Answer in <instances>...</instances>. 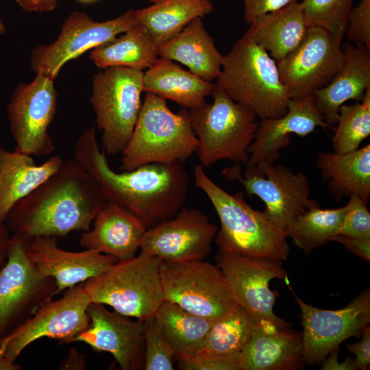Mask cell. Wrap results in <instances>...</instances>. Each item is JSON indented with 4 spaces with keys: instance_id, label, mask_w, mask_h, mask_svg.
<instances>
[{
    "instance_id": "1",
    "label": "cell",
    "mask_w": 370,
    "mask_h": 370,
    "mask_svg": "<svg viewBox=\"0 0 370 370\" xmlns=\"http://www.w3.org/2000/svg\"><path fill=\"white\" fill-rule=\"evenodd\" d=\"M73 156L108 201L134 214L148 228L175 216L186 202L190 180L182 162L151 163L116 173L101 151L93 127L79 136Z\"/></svg>"
},
{
    "instance_id": "2",
    "label": "cell",
    "mask_w": 370,
    "mask_h": 370,
    "mask_svg": "<svg viewBox=\"0 0 370 370\" xmlns=\"http://www.w3.org/2000/svg\"><path fill=\"white\" fill-rule=\"evenodd\" d=\"M108 201L94 179L75 160L62 166L9 211L5 223L13 234L29 238L64 237L90 229Z\"/></svg>"
},
{
    "instance_id": "3",
    "label": "cell",
    "mask_w": 370,
    "mask_h": 370,
    "mask_svg": "<svg viewBox=\"0 0 370 370\" xmlns=\"http://www.w3.org/2000/svg\"><path fill=\"white\" fill-rule=\"evenodd\" d=\"M196 187L206 195L221 223L215 242L219 250L249 257L286 260L290 251L285 232L262 211L254 210L242 192L230 194L214 183L201 164L194 169Z\"/></svg>"
},
{
    "instance_id": "4",
    "label": "cell",
    "mask_w": 370,
    "mask_h": 370,
    "mask_svg": "<svg viewBox=\"0 0 370 370\" xmlns=\"http://www.w3.org/2000/svg\"><path fill=\"white\" fill-rule=\"evenodd\" d=\"M215 84L260 119L280 117L287 112L290 97L277 62L245 36L223 56Z\"/></svg>"
},
{
    "instance_id": "5",
    "label": "cell",
    "mask_w": 370,
    "mask_h": 370,
    "mask_svg": "<svg viewBox=\"0 0 370 370\" xmlns=\"http://www.w3.org/2000/svg\"><path fill=\"white\" fill-rule=\"evenodd\" d=\"M197 145L189 110L173 112L166 99L147 92L131 137L121 152V168L130 171L151 163L184 162L196 152Z\"/></svg>"
},
{
    "instance_id": "6",
    "label": "cell",
    "mask_w": 370,
    "mask_h": 370,
    "mask_svg": "<svg viewBox=\"0 0 370 370\" xmlns=\"http://www.w3.org/2000/svg\"><path fill=\"white\" fill-rule=\"evenodd\" d=\"M211 95L212 103L189 110L190 124L198 141L195 153L199 160L206 167L222 160L245 164L258 118L215 83Z\"/></svg>"
},
{
    "instance_id": "7",
    "label": "cell",
    "mask_w": 370,
    "mask_h": 370,
    "mask_svg": "<svg viewBox=\"0 0 370 370\" xmlns=\"http://www.w3.org/2000/svg\"><path fill=\"white\" fill-rule=\"evenodd\" d=\"M161 262L159 258L140 251L132 258L116 262L83 284L92 302L144 321L154 316L164 300Z\"/></svg>"
},
{
    "instance_id": "8",
    "label": "cell",
    "mask_w": 370,
    "mask_h": 370,
    "mask_svg": "<svg viewBox=\"0 0 370 370\" xmlns=\"http://www.w3.org/2000/svg\"><path fill=\"white\" fill-rule=\"evenodd\" d=\"M143 71L111 66L93 76L90 102L109 155L121 153L131 137L143 103Z\"/></svg>"
},
{
    "instance_id": "9",
    "label": "cell",
    "mask_w": 370,
    "mask_h": 370,
    "mask_svg": "<svg viewBox=\"0 0 370 370\" xmlns=\"http://www.w3.org/2000/svg\"><path fill=\"white\" fill-rule=\"evenodd\" d=\"M160 270L164 299L193 314L217 321L238 305L217 264L162 261Z\"/></svg>"
},
{
    "instance_id": "10",
    "label": "cell",
    "mask_w": 370,
    "mask_h": 370,
    "mask_svg": "<svg viewBox=\"0 0 370 370\" xmlns=\"http://www.w3.org/2000/svg\"><path fill=\"white\" fill-rule=\"evenodd\" d=\"M223 175L238 181L249 196L258 197L265 204L262 212L266 217L285 232L298 214L319 206L310 198L309 179L301 171L295 173L282 165L262 162L246 166L243 173L237 164L225 169Z\"/></svg>"
},
{
    "instance_id": "11",
    "label": "cell",
    "mask_w": 370,
    "mask_h": 370,
    "mask_svg": "<svg viewBox=\"0 0 370 370\" xmlns=\"http://www.w3.org/2000/svg\"><path fill=\"white\" fill-rule=\"evenodd\" d=\"M57 295L55 280L40 273L27 254L25 238L13 234L0 267V341Z\"/></svg>"
},
{
    "instance_id": "12",
    "label": "cell",
    "mask_w": 370,
    "mask_h": 370,
    "mask_svg": "<svg viewBox=\"0 0 370 370\" xmlns=\"http://www.w3.org/2000/svg\"><path fill=\"white\" fill-rule=\"evenodd\" d=\"M90 298L83 283L66 289L64 295L40 306L22 325L0 341V356L15 362L22 352L38 339L47 337L60 344L75 341L90 323L87 309Z\"/></svg>"
},
{
    "instance_id": "13",
    "label": "cell",
    "mask_w": 370,
    "mask_h": 370,
    "mask_svg": "<svg viewBox=\"0 0 370 370\" xmlns=\"http://www.w3.org/2000/svg\"><path fill=\"white\" fill-rule=\"evenodd\" d=\"M137 23L134 9L103 22L93 21L86 13L73 12L63 23L53 42L32 49L31 68L36 74L54 79L67 62L112 40Z\"/></svg>"
},
{
    "instance_id": "14",
    "label": "cell",
    "mask_w": 370,
    "mask_h": 370,
    "mask_svg": "<svg viewBox=\"0 0 370 370\" xmlns=\"http://www.w3.org/2000/svg\"><path fill=\"white\" fill-rule=\"evenodd\" d=\"M53 79L36 74L29 84H21L8 105V117L16 150L43 157L53 153L55 145L48 132L58 106Z\"/></svg>"
},
{
    "instance_id": "15",
    "label": "cell",
    "mask_w": 370,
    "mask_h": 370,
    "mask_svg": "<svg viewBox=\"0 0 370 370\" xmlns=\"http://www.w3.org/2000/svg\"><path fill=\"white\" fill-rule=\"evenodd\" d=\"M342 40L321 27H308L298 46L277 62L290 99L310 96L331 81L344 64Z\"/></svg>"
},
{
    "instance_id": "16",
    "label": "cell",
    "mask_w": 370,
    "mask_h": 370,
    "mask_svg": "<svg viewBox=\"0 0 370 370\" xmlns=\"http://www.w3.org/2000/svg\"><path fill=\"white\" fill-rule=\"evenodd\" d=\"M301 311L305 362L321 363L348 338L359 336L370 323V291L361 292L340 310L321 309L305 303L293 291Z\"/></svg>"
},
{
    "instance_id": "17",
    "label": "cell",
    "mask_w": 370,
    "mask_h": 370,
    "mask_svg": "<svg viewBox=\"0 0 370 370\" xmlns=\"http://www.w3.org/2000/svg\"><path fill=\"white\" fill-rule=\"evenodd\" d=\"M215 260L239 305L258 319H267L280 327H291L289 323L275 314L273 306L277 295L269 288L273 279H280L289 286L288 275L282 261L220 250Z\"/></svg>"
},
{
    "instance_id": "18",
    "label": "cell",
    "mask_w": 370,
    "mask_h": 370,
    "mask_svg": "<svg viewBox=\"0 0 370 370\" xmlns=\"http://www.w3.org/2000/svg\"><path fill=\"white\" fill-rule=\"evenodd\" d=\"M218 227L195 208H182L173 217L147 228L140 246L164 262L203 260L211 251Z\"/></svg>"
},
{
    "instance_id": "19",
    "label": "cell",
    "mask_w": 370,
    "mask_h": 370,
    "mask_svg": "<svg viewBox=\"0 0 370 370\" xmlns=\"http://www.w3.org/2000/svg\"><path fill=\"white\" fill-rule=\"evenodd\" d=\"M87 312L89 325L75 342L85 343L95 352L110 353L122 370L144 369L143 321H134L95 302L89 304Z\"/></svg>"
},
{
    "instance_id": "20",
    "label": "cell",
    "mask_w": 370,
    "mask_h": 370,
    "mask_svg": "<svg viewBox=\"0 0 370 370\" xmlns=\"http://www.w3.org/2000/svg\"><path fill=\"white\" fill-rule=\"evenodd\" d=\"M25 241L27 254L40 273L55 280L58 295L99 275L118 262L113 256L89 249H62L56 236L25 238Z\"/></svg>"
},
{
    "instance_id": "21",
    "label": "cell",
    "mask_w": 370,
    "mask_h": 370,
    "mask_svg": "<svg viewBox=\"0 0 370 370\" xmlns=\"http://www.w3.org/2000/svg\"><path fill=\"white\" fill-rule=\"evenodd\" d=\"M317 127H330L317 110L312 96L290 99L284 115L258 122L254 138L248 147L246 166L262 162L275 163L280 151L289 145L291 134L304 137Z\"/></svg>"
},
{
    "instance_id": "22",
    "label": "cell",
    "mask_w": 370,
    "mask_h": 370,
    "mask_svg": "<svg viewBox=\"0 0 370 370\" xmlns=\"http://www.w3.org/2000/svg\"><path fill=\"white\" fill-rule=\"evenodd\" d=\"M147 228L134 214L108 201L96 216L93 227L82 233L79 243L86 249L125 260L136 256Z\"/></svg>"
},
{
    "instance_id": "23",
    "label": "cell",
    "mask_w": 370,
    "mask_h": 370,
    "mask_svg": "<svg viewBox=\"0 0 370 370\" xmlns=\"http://www.w3.org/2000/svg\"><path fill=\"white\" fill-rule=\"evenodd\" d=\"M243 370H295L302 368L301 334L260 319L241 352Z\"/></svg>"
},
{
    "instance_id": "24",
    "label": "cell",
    "mask_w": 370,
    "mask_h": 370,
    "mask_svg": "<svg viewBox=\"0 0 370 370\" xmlns=\"http://www.w3.org/2000/svg\"><path fill=\"white\" fill-rule=\"evenodd\" d=\"M344 64L324 87L312 95L326 124L336 125L340 107L349 100L360 101L370 88V51L361 42L343 44Z\"/></svg>"
},
{
    "instance_id": "25",
    "label": "cell",
    "mask_w": 370,
    "mask_h": 370,
    "mask_svg": "<svg viewBox=\"0 0 370 370\" xmlns=\"http://www.w3.org/2000/svg\"><path fill=\"white\" fill-rule=\"evenodd\" d=\"M53 156L37 165L32 156L0 147V223H5L12 207L53 175L63 164Z\"/></svg>"
},
{
    "instance_id": "26",
    "label": "cell",
    "mask_w": 370,
    "mask_h": 370,
    "mask_svg": "<svg viewBox=\"0 0 370 370\" xmlns=\"http://www.w3.org/2000/svg\"><path fill=\"white\" fill-rule=\"evenodd\" d=\"M158 53L159 58L182 63L209 82L219 76L223 57L201 17L194 18L177 36L158 45Z\"/></svg>"
},
{
    "instance_id": "27",
    "label": "cell",
    "mask_w": 370,
    "mask_h": 370,
    "mask_svg": "<svg viewBox=\"0 0 370 370\" xmlns=\"http://www.w3.org/2000/svg\"><path fill=\"white\" fill-rule=\"evenodd\" d=\"M307 29L301 4L296 2L258 17L243 36L278 62L298 46Z\"/></svg>"
},
{
    "instance_id": "28",
    "label": "cell",
    "mask_w": 370,
    "mask_h": 370,
    "mask_svg": "<svg viewBox=\"0 0 370 370\" xmlns=\"http://www.w3.org/2000/svg\"><path fill=\"white\" fill-rule=\"evenodd\" d=\"M214 86L212 82L163 58H158L143 75V91L171 100L188 110L205 103L206 97L211 95Z\"/></svg>"
},
{
    "instance_id": "29",
    "label": "cell",
    "mask_w": 370,
    "mask_h": 370,
    "mask_svg": "<svg viewBox=\"0 0 370 370\" xmlns=\"http://www.w3.org/2000/svg\"><path fill=\"white\" fill-rule=\"evenodd\" d=\"M316 164L330 193L338 200L352 195L368 203L370 195V145L345 153L321 152Z\"/></svg>"
},
{
    "instance_id": "30",
    "label": "cell",
    "mask_w": 370,
    "mask_h": 370,
    "mask_svg": "<svg viewBox=\"0 0 370 370\" xmlns=\"http://www.w3.org/2000/svg\"><path fill=\"white\" fill-rule=\"evenodd\" d=\"M212 10L210 0H158L135 10V14L158 46L177 36L192 20Z\"/></svg>"
},
{
    "instance_id": "31",
    "label": "cell",
    "mask_w": 370,
    "mask_h": 370,
    "mask_svg": "<svg viewBox=\"0 0 370 370\" xmlns=\"http://www.w3.org/2000/svg\"><path fill=\"white\" fill-rule=\"evenodd\" d=\"M158 46L138 23L112 40L93 49L90 58L100 69L124 66L143 71L158 59Z\"/></svg>"
},
{
    "instance_id": "32",
    "label": "cell",
    "mask_w": 370,
    "mask_h": 370,
    "mask_svg": "<svg viewBox=\"0 0 370 370\" xmlns=\"http://www.w3.org/2000/svg\"><path fill=\"white\" fill-rule=\"evenodd\" d=\"M154 317L172 347L175 358L182 355L199 352L210 329L216 321L193 314L166 300Z\"/></svg>"
},
{
    "instance_id": "33",
    "label": "cell",
    "mask_w": 370,
    "mask_h": 370,
    "mask_svg": "<svg viewBox=\"0 0 370 370\" xmlns=\"http://www.w3.org/2000/svg\"><path fill=\"white\" fill-rule=\"evenodd\" d=\"M347 205L332 209L320 206L309 208L298 214L289 224L286 235L306 254L332 241L341 234Z\"/></svg>"
},
{
    "instance_id": "34",
    "label": "cell",
    "mask_w": 370,
    "mask_h": 370,
    "mask_svg": "<svg viewBox=\"0 0 370 370\" xmlns=\"http://www.w3.org/2000/svg\"><path fill=\"white\" fill-rule=\"evenodd\" d=\"M260 319L238 305L210 329L200 351L205 356H225L241 353Z\"/></svg>"
},
{
    "instance_id": "35",
    "label": "cell",
    "mask_w": 370,
    "mask_h": 370,
    "mask_svg": "<svg viewBox=\"0 0 370 370\" xmlns=\"http://www.w3.org/2000/svg\"><path fill=\"white\" fill-rule=\"evenodd\" d=\"M332 137L334 152L345 153L359 148L370 134V88L362 99L351 105H342Z\"/></svg>"
},
{
    "instance_id": "36",
    "label": "cell",
    "mask_w": 370,
    "mask_h": 370,
    "mask_svg": "<svg viewBox=\"0 0 370 370\" xmlns=\"http://www.w3.org/2000/svg\"><path fill=\"white\" fill-rule=\"evenodd\" d=\"M354 1L301 0L299 3L308 27H321L343 40Z\"/></svg>"
},
{
    "instance_id": "37",
    "label": "cell",
    "mask_w": 370,
    "mask_h": 370,
    "mask_svg": "<svg viewBox=\"0 0 370 370\" xmlns=\"http://www.w3.org/2000/svg\"><path fill=\"white\" fill-rule=\"evenodd\" d=\"M145 370H173L175 352L163 334L156 318L143 321Z\"/></svg>"
},
{
    "instance_id": "38",
    "label": "cell",
    "mask_w": 370,
    "mask_h": 370,
    "mask_svg": "<svg viewBox=\"0 0 370 370\" xmlns=\"http://www.w3.org/2000/svg\"><path fill=\"white\" fill-rule=\"evenodd\" d=\"M367 204L356 195H352L349 197L340 234L370 239V213Z\"/></svg>"
},
{
    "instance_id": "39",
    "label": "cell",
    "mask_w": 370,
    "mask_h": 370,
    "mask_svg": "<svg viewBox=\"0 0 370 370\" xmlns=\"http://www.w3.org/2000/svg\"><path fill=\"white\" fill-rule=\"evenodd\" d=\"M177 360V368L182 370H243L241 353L225 356L185 354Z\"/></svg>"
},
{
    "instance_id": "40",
    "label": "cell",
    "mask_w": 370,
    "mask_h": 370,
    "mask_svg": "<svg viewBox=\"0 0 370 370\" xmlns=\"http://www.w3.org/2000/svg\"><path fill=\"white\" fill-rule=\"evenodd\" d=\"M345 34L349 41L361 42L370 51V0H361L352 8Z\"/></svg>"
},
{
    "instance_id": "41",
    "label": "cell",
    "mask_w": 370,
    "mask_h": 370,
    "mask_svg": "<svg viewBox=\"0 0 370 370\" xmlns=\"http://www.w3.org/2000/svg\"><path fill=\"white\" fill-rule=\"evenodd\" d=\"M300 0H243L244 18L251 23L258 17L278 10Z\"/></svg>"
},
{
    "instance_id": "42",
    "label": "cell",
    "mask_w": 370,
    "mask_h": 370,
    "mask_svg": "<svg viewBox=\"0 0 370 370\" xmlns=\"http://www.w3.org/2000/svg\"><path fill=\"white\" fill-rule=\"evenodd\" d=\"M360 341L347 344V348L355 355L354 363L357 369L367 370L370 366V328L365 327Z\"/></svg>"
},
{
    "instance_id": "43",
    "label": "cell",
    "mask_w": 370,
    "mask_h": 370,
    "mask_svg": "<svg viewBox=\"0 0 370 370\" xmlns=\"http://www.w3.org/2000/svg\"><path fill=\"white\" fill-rule=\"evenodd\" d=\"M332 241L342 244L352 253L367 261L370 260V239H362L338 234Z\"/></svg>"
},
{
    "instance_id": "44",
    "label": "cell",
    "mask_w": 370,
    "mask_h": 370,
    "mask_svg": "<svg viewBox=\"0 0 370 370\" xmlns=\"http://www.w3.org/2000/svg\"><path fill=\"white\" fill-rule=\"evenodd\" d=\"M338 347L332 351L322 361L323 370H355L357 369L354 358L347 357L345 360L340 362L338 358Z\"/></svg>"
},
{
    "instance_id": "45",
    "label": "cell",
    "mask_w": 370,
    "mask_h": 370,
    "mask_svg": "<svg viewBox=\"0 0 370 370\" xmlns=\"http://www.w3.org/2000/svg\"><path fill=\"white\" fill-rule=\"evenodd\" d=\"M86 369V356L75 348H71L68 354L60 362V370H84Z\"/></svg>"
},
{
    "instance_id": "46",
    "label": "cell",
    "mask_w": 370,
    "mask_h": 370,
    "mask_svg": "<svg viewBox=\"0 0 370 370\" xmlns=\"http://www.w3.org/2000/svg\"><path fill=\"white\" fill-rule=\"evenodd\" d=\"M58 0H16L20 7L27 12H43L54 10Z\"/></svg>"
},
{
    "instance_id": "47",
    "label": "cell",
    "mask_w": 370,
    "mask_h": 370,
    "mask_svg": "<svg viewBox=\"0 0 370 370\" xmlns=\"http://www.w3.org/2000/svg\"><path fill=\"white\" fill-rule=\"evenodd\" d=\"M10 230L5 223H0V267L7 259L8 250L11 236L9 234Z\"/></svg>"
},
{
    "instance_id": "48",
    "label": "cell",
    "mask_w": 370,
    "mask_h": 370,
    "mask_svg": "<svg viewBox=\"0 0 370 370\" xmlns=\"http://www.w3.org/2000/svg\"><path fill=\"white\" fill-rule=\"evenodd\" d=\"M23 367L0 356V370H21Z\"/></svg>"
},
{
    "instance_id": "49",
    "label": "cell",
    "mask_w": 370,
    "mask_h": 370,
    "mask_svg": "<svg viewBox=\"0 0 370 370\" xmlns=\"http://www.w3.org/2000/svg\"><path fill=\"white\" fill-rule=\"evenodd\" d=\"M5 32V27L2 22L1 19L0 18V36L3 35Z\"/></svg>"
},
{
    "instance_id": "50",
    "label": "cell",
    "mask_w": 370,
    "mask_h": 370,
    "mask_svg": "<svg viewBox=\"0 0 370 370\" xmlns=\"http://www.w3.org/2000/svg\"><path fill=\"white\" fill-rule=\"evenodd\" d=\"M79 2H82V3H90V2H94L97 0H77Z\"/></svg>"
},
{
    "instance_id": "51",
    "label": "cell",
    "mask_w": 370,
    "mask_h": 370,
    "mask_svg": "<svg viewBox=\"0 0 370 370\" xmlns=\"http://www.w3.org/2000/svg\"><path fill=\"white\" fill-rule=\"evenodd\" d=\"M149 1H150L151 2H152V3H153V2L157 1H158V0H149Z\"/></svg>"
}]
</instances>
